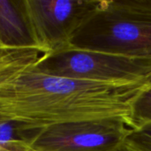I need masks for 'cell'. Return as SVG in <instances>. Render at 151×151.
<instances>
[{
    "mask_svg": "<svg viewBox=\"0 0 151 151\" xmlns=\"http://www.w3.org/2000/svg\"><path fill=\"white\" fill-rule=\"evenodd\" d=\"M35 50L0 56V114L28 130L86 119L119 118L127 122L135 97L148 85L108 84L44 73Z\"/></svg>",
    "mask_w": 151,
    "mask_h": 151,
    "instance_id": "obj_1",
    "label": "cell"
},
{
    "mask_svg": "<svg viewBox=\"0 0 151 151\" xmlns=\"http://www.w3.org/2000/svg\"><path fill=\"white\" fill-rule=\"evenodd\" d=\"M70 45L151 59V0H101Z\"/></svg>",
    "mask_w": 151,
    "mask_h": 151,
    "instance_id": "obj_2",
    "label": "cell"
},
{
    "mask_svg": "<svg viewBox=\"0 0 151 151\" xmlns=\"http://www.w3.org/2000/svg\"><path fill=\"white\" fill-rule=\"evenodd\" d=\"M35 66L53 76L108 84L148 83L151 77V59L127 58L72 45L38 56Z\"/></svg>",
    "mask_w": 151,
    "mask_h": 151,
    "instance_id": "obj_3",
    "label": "cell"
},
{
    "mask_svg": "<svg viewBox=\"0 0 151 151\" xmlns=\"http://www.w3.org/2000/svg\"><path fill=\"white\" fill-rule=\"evenodd\" d=\"M101 0H24L33 37L42 54L65 48Z\"/></svg>",
    "mask_w": 151,
    "mask_h": 151,
    "instance_id": "obj_4",
    "label": "cell"
},
{
    "mask_svg": "<svg viewBox=\"0 0 151 151\" xmlns=\"http://www.w3.org/2000/svg\"><path fill=\"white\" fill-rule=\"evenodd\" d=\"M129 130L119 118L72 121L39 130L31 145L35 151H112L124 146Z\"/></svg>",
    "mask_w": 151,
    "mask_h": 151,
    "instance_id": "obj_5",
    "label": "cell"
},
{
    "mask_svg": "<svg viewBox=\"0 0 151 151\" xmlns=\"http://www.w3.org/2000/svg\"><path fill=\"white\" fill-rule=\"evenodd\" d=\"M0 49L38 51L27 20L24 0H0Z\"/></svg>",
    "mask_w": 151,
    "mask_h": 151,
    "instance_id": "obj_6",
    "label": "cell"
},
{
    "mask_svg": "<svg viewBox=\"0 0 151 151\" xmlns=\"http://www.w3.org/2000/svg\"><path fill=\"white\" fill-rule=\"evenodd\" d=\"M37 132L0 114V151H35L31 142Z\"/></svg>",
    "mask_w": 151,
    "mask_h": 151,
    "instance_id": "obj_7",
    "label": "cell"
},
{
    "mask_svg": "<svg viewBox=\"0 0 151 151\" xmlns=\"http://www.w3.org/2000/svg\"><path fill=\"white\" fill-rule=\"evenodd\" d=\"M130 128L151 122V85H147L134 100L130 116Z\"/></svg>",
    "mask_w": 151,
    "mask_h": 151,
    "instance_id": "obj_8",
    "label": "cell"
},
{
    "mask_svg": "<svg viewBox=\"0 0 151 151\" xmlns=\"http://www.w3.org/2000/svg\"><path fill=\"white\" fill-rule=\"evenodd\" d=\"M124 145L128 151H151V122L130 128Z\"/></svg>",
    "mask_w": 151,
    "mask_h": 151,
    "instance_id": "obj_9",
    "label": "cell"
},
{
    "mask_svg": "<svg viewBox=\"0 0 151 151\" xmlns=\"http://www.w3.org/2000/svg\"><path fill=\"white\" fill-rule=\"evenodd\" d=\"M112 151H128L127 150V149L125 147V145L124 146H122V147H120V148H119V149H117V150H112Z\"/></svg>",
    "mask_w": 151,
    "mask_h": 151,
    "instance_id": "obj_10",
    "label": "cell"
},
{
    "mask_svg": "<svg viewBox=\"0 0 151 151\" xmlns=\"http://www.w3.org/2000/svg\"><path fill=\"white\" fill-rule=\"evenodd\" d=\"M5 50H2V49H0V56L2 55V54H4V52Z\"/></svg>",
    "mask_w": 151,
    "mask_h": 151,
    "instance_id": "obj_11",
    "label": "cell"
},
{
    "mask_svg": "<svg viewBox=\"0 0 151 151\" xmlns=\"http://www.w3.org/2000/svg\"><path fill=\"white\" fill-rule=\"evenodd\" d=\"M148 85H151V77L150 79L149 80V81H148Z\"/></svg>",
    "mask_w": 151,
    "mask_h": 151,
    "instance_id": "obj_12",
    "label": "cell"
}]
</instances>
